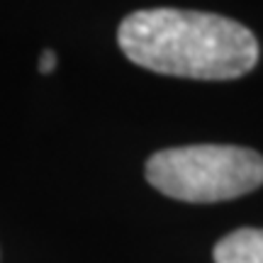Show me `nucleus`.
<instances>
[{"mask_svg":"<svg viewBox=\"0 0 263 263\" xmlns=\"http://www.w3.org/2000/svg\"><path fill=\"white\" fill-rule=\"evenodd\" d=\"M117 44L132 64L193 81H234L258 61L251 29L197 10H137L120 22Z\"/></svg>","mask_w":263,"mask_h":263,"instance_id":"f257e3e1","label":"nucleus"},{"mask_svg":"<svg viewBox=\"0 0 263 263\" xmlns=\"http://www.w3.org/2000/svg\"><path fill=\"white\" fill-rule=\"evenodd\" d=\"M146 180L183 202H224L263 185V156L232 144H193L156 151L146 161Z\"/></svg>","mask_w":263,"mask_h":263,"instance_id":"f03ea898","label":"nucleus"},{"mask_svg":"<svg viewBox=\"0 0 263 263\" xmlns=\"http://www.w3.org/2000/svg\"><path fill=\"white\" fill-rule=\"evenodd\" d=\"M215 263H263V229L244 227L215 244Z\"/></svg>","mask_w":263,"mask_h":263,"instance_id":"7ed1b4c3","label":"nucleus"},{"mask_svg":"<svg viewBox=\"0 0 263 263\" xmlns=\"http://www.w3.org/2000/svg\"><path fill=\"white\" fill-rule=\"evenodd\" d=\"M57 68V54L51 49H44L39 57V73H51Z\"/></svg>","mask_w":263,"mask_h":263,"instance_id":"20e7f679","label":"nucleus"}]
</instances>
